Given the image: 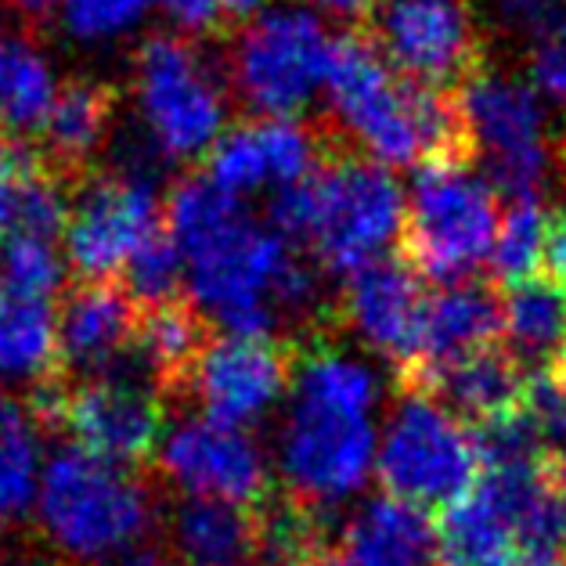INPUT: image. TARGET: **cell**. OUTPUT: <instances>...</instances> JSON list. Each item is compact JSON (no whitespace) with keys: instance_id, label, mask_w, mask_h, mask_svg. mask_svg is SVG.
<instances>
[{"instance_id":"obj_1","label":"cell","mask_w":566,"mask_h":566,"mask_svg":"<svg viewBox=\"0 0 566 566\" xmlns=\"http://www.w3.org/2000/svg\"><path fill=\"white\" fill-rule=\"evenodd\" d=\"M325 94L339 127L354 137L365 159L386 170H426L473 159L459 94L400 76L365 30H347L333 40Z\"/></svg>"},{"instance_id":"obj_2","label":"cell","mask_w":566,"mask_h":566,"mask_svg":"<svg viewBox=\"0 0 566 566\" xmlns=\"http://www.w3.org/2000/svg\"><path fill=\"white\" fill-rule=\"evenodd\" d=\"M36 523L48 545L76 566L134 556L156 523V502L130 469L80 448L51 454L40 483Z\"/></svg>"},{"instance_id":"obj_3","label":"cell","mask_w":566,"mask_h":566,"mask_svg":"<svg viewBox=\"0 0 566 566\" xmlns=\"http://www.w3.org/2000/svg\"><path fill=\"white\" fill-rule=\"evenodd\" d=\"M376 473L390 499L448 513L483 480L480 433L437 397L405 390L379 433Z\"/></svg>"},{"instance_id":"obj_4","label":"cell","mask_w":566,"mask_h":566,"mask_svg":"<svg viewBox=\"0 0 566 566\" xmlns=\"http://www.w3.org/2000/svg\"><path fill=\"white\" fill-rule=\"evenodd\" d=\"M502 213L499 191L469 163L416 170L408 191V217L400 234V260L419 279L440 285L469 282V274L491 264Z\"/></svg>"},{"instance_id":"obj_5","label":"cell","mask_w":566,"mask_h":566,"mask_svg":"<svg viewBox=\"0 0 566 566\" xmlns=\"http://www.w3.org/2000/svg\"><path fill=\"white\" fill-rule=\"evenodd\" d=\"M408 196L394 170L365 156H336L314 174V217L307 245L328 274H357L379 260L405 234Z\"/></svg>"},{"instance_id":"obj_6","label":"cell","mask_w":566,"mask_h":566,"mask_svg":"<svg viewBox=\"0 0 566 566\" xmlns=\"http://www.w3.org/2000/svg\"><path fill=\"white\" fill-rule=\"evenodd\" d=\"M134 94L148 145L163 159H202L228 134L224 84L206 54L181 33L148 36L137 48Z\"/></svg>"},{"instance_id":"obj_7","label":"cell","mask_w":566,"mask_h":566,"mask_svg":"<svg viewBox=\"0 0 566 566\" xmlns=\"http://www.w3.org/2000/svg\"><path fill=\"white\" fill-rule=\"evenodd\" d=\"M163 390L130 357L127 365L105 376H91L76 386L51 382L36 390V419L59 426L73 437V448L113 465H142L159 454L163 430Z\"/></svg>"},{"instance_id":"obj_8","label":"cell","mask_w":566,"mask_h":566,"mask_svg":"<svg viewBox=\"0 0 566 566\" xmlns=\"http://www.w3.org/2000/svg\"><path fill=\"white\" fill-rule=\"evenodd\" d=\"M333 40L311 8H271L231 51V84L256 119H296L325 91Z\"/></svg>"},{"instance_id":"obj_9","label":"cell","mask_w":566,"mask_h":566,"mask_svg":"<svg viewBox=\"0 0 566 566\" xmlns=\"http://www.w3.org/2000/svg\"><path fill=\"white\" fill-rule=\"evenodd\" d=\"M459 105L488 185L509 202H534L552 170L545 108L534 87L480 69L459 91Z\"/></svg>"},{"instance_id":"obj_10","label":"cell","mask_w":566,"mask_h":566,"mask_svg":"<svg viewBox=\"0 0 566 566\" xmlns=\"http://www.w3.org/2000/svg\"><path fill=\"white\" fill-rule=\"evenodd\" d=\"M379 433L368 416L289 400L279 437V469L289 494L314 509L354 499L376 473Z\"/></svg>"},{"instance_id":"obj_11","label":"cell","mask_w":566,"mask_h":566,"mask_svg":"<svg viewBox=\"0 0 566 566\" xmlns=\"http://www.w3.org/2000/svg\"><path fill=\"white\" fill-rule=\"evenodd\" d=\"M167 228L156 181L134 170L91 177L73 196L65 228V264L84 282H108Z\"/></svg>"},{"instance_id":"obj_12","label":"cell","mask_w":566,"mask_h":566,"mask_svg":"<svg viewBox=\"0 0 566 566\" xmlns=\"http://www.w3.org/2000/svg\"><path fill=\"white\" fill-rule=\"evenodd\" d=\"M159 473L181 491L185 499L228 502L242 509L268 505L271 465L264 448L239 426L213 422L206 416L181 419L170 426L159 444Z\"/></svg>"},{"instance_id":"obj_13","label":"cell","mask_w":566,"mask_h":566,"mask_svg":"<svg viewBox=\"0 0 566 566\" xmlns=\"http://www.w3.org/2000/svg\"><path fill=\"white\" fill-rule=\"evenodd\" d=\"M371 36L400 76L422 87H465L480 73V36L465 0H400L382 4Z\"/></svg>"},{"instance_id":"obj_14","label":"cell","mask_w":566,"mask_h":566,"mask_svg":"<svg viewBox=\"0 0 566 566\" xmlns=\"http://www.w3.org/2000/svg\"><path fill=\"white\" fill-rule=\"evenodd\" d=\"M293 354L268 336H210L185 394L196 397L206 419L253 426L268 419L293 390Z\"/></svg>"},{"instance_id":"obj_15","label":"cell","mask_w":566,"mask_h":566,"mask_svg":"<svg viewBox=\"0 0 566 566\" xmlns=\"http://www.w3.org/2000/svg\"><path fill=\"white\" fill-rule=\"evenodd\" d=\"M325 167L322 145L300 119H253L228 127L206 156V177L228 196L242 199L271 188L300 185Z\"/></svg>"},{"instance_id":"obj_16","label":"cell","mask_w":566,"mask_h":566,"mask_svg":"<svg viewBox=\"0 0 566 566\" xmlns=\"http://www.w3.org/2000/svg\"><path fill=\"white\" fill-rule=\"evenodd\" d=\"M426 289L419 271L400 256H386L379 264L357 271L343 285V322L361 336L365 347L397 365V376L419 354Z\"/></svg>"},{"instance_id":"obj_17","label":"cell","mask_w":566,"mask_h":566,"mask_svg":"<svg viewBox=\"0 0 566 566\" xmlns=\"http://www.w3.org/2000/svg\"><path fill=\"white\" fill-rule=\"evenodd\" d=\"M142 307L123 285L84 282L59 307L62 365L80 376H105L134 357Z\"/></svg>"},{"instance_id":"obj_18","label":"cell","mask_w":566,"mask_h":566,"mask_svg":"<svg viewBox=\"0 0 566 566\" xmlns=\"http://www.w3.org/2000/svg\"><path fill=\"white\" fill-rule=\"evenodd\" d=\"M400 386L437 397L454 416H462L465 422H476V430L513 416V411H520L531 400L527 368L509 350H499V347L476 350L462 357V361L422 371V376Z\"/></svg>"},{"instance_id":"obj_19","label":"cell","mask_w":566,"mask_h":566,"mask_svg":"<svg viewBox=\"0 0 566 566\" xmlns=\"http://www.w3.org/2000/svg\"><path fill=\"white\" fill-rule=\"evenodd\" d=\"M499 333H502V300L488 285L480 282L440 285L426 300L419 354L416 361L400 371V382L494 347Z\"/></svg>"},{"instance_id":"obj_20","label":"cell","mask_w":566,"mask_h":566,"mask_svg":"<svg viewBox=\"0 0 566 566\" xmlns=\"http://www.w3.org/2000/svg\"><path fill=\"white\" fill-rule=\"evenodd\" d=\"M339 548L354 566H430L437 559V527L430 513L382 494L350 516Z\"/></svg>"},{"instance_id":"obj_21","label":"cell","mask_w":566,"mask_h":566,"mask_svg":"<svg viewBox=\"0 0 566 566\" xmlns=\"http://www.w3.org/2000/svg\"><path fill=\"white\" fill-rule=\"evenodd\" d=\"M59 368L62 343L54 300L19 293L0 282V379L44 390Z\"/></svg>"},{"instance_id":"obj_22","label":"cell","mask_w":566,"mask_h":566,"mask_svg":"<svg viewBox=\"0 0 566 566\" xmlns=\"http://www.w3.org/2000/svg\"><path fill=\"white\" fill-rule=\"evenodd\" d=\"M502 333L509 354L537 379L566 361V289L556 279L509 285L502 300Z\"/></svg>"},{"instance_id":"obj_23","label":"cell","mask_w":566,"mask_h":566,"mask_svg":"<svg viewBox=\"0 0 566 566\" xmlns=\"http://www.w3.org/2000/svg\"><path fill=\"white\" fill-rule=\"evenodd\" d=\"M174 552L185 566H253L256 509L181 499L170 520Z\"/></svg>"},{"instance_id":"obj_24","label":"cell","mask_w":566,"mask_h":566,"mask_svg":"<svg viewBox=\"0 0 566 566\" xmlns=\"http://www.w3.org/2000/svg\"><path fill=\"white\" fill-rule=\"evenodd\" d=\"M210 343V325L191 303H167V307L142 311L134 339V361L148 371V379L163 394H185L196 371V361Z\"/></svg>"},{"instance_id":"obj_25","label":"cell","mask_w":566,"mask_h":566,"mask_svg":"<svg viewBox=\"0 0 566 566\" xmlns=\"http://www.w3.org/2000/svg\"><path fill=\"white\" fill-rule=\"evenodd\" d=\"M289 394H293V400H307V405L371 419V411L379 408L382 382L365 357L343 350L328 339H314L296 354L293 390Z\"/></svg>"},{"instance_id":"obj_26","label":"cell","mask_w":566,"mask_h":566,"mask_svg":"<svg viewBox=\"0 0 566 566\" xmlns=\"http://www.w3.org/2000/svg\"><path fill=\"white\" fill-rule=\"evenodd\" d=\"M36 426L40 419L30 405L0 390V531L36 516L48 469Z\"/></svg>"},{"instance_id":"obj_27","label":"cell","mask_w":566,"mask_h":566,"mask_svg":"<svg viewBox=\"0 0 566 566\" xmlns=\"http://www.w3.org/2000/svg\"><path fill=\"white\" fill-rule=\"evenodd\" d=\"M440 566H520L523 552L499 502L476 483V491L451 505L437 523Z\"/></svg>"},{"instance_id":"obj_28","label":"cell","mask_w":566,"mask_h":566,"mask_svg":"<svg viewBox=\"0 0 566 566\" xmlns=\"http://www.w3.org/2000/svg\"><path fill=\"white\" fill-rule=\"evenodd\" d=\"M116 116V94L98 80H69L59 91V102L51 108L44 127V159L51 167L69 170L84 163L102 148L108 127Z\"/></svg>"},{"instance_id":"obj_29","label":"cell","mask_w":566,"mask_h":566,"mask_svg":"<svg viewBox=\"0 0 566 566\" xmlns=\"http://www.w3.org/2000/svg\"><path fill=\"white\" fill-rule=\"evenodd\" d=\"M62 84L51 62L33 44L11 40L4 84H0V127L8 137H40L59 102Z\"/></svg>"},{"instance_id":"obj_30","label":"cell","mask_w":566,"mask_h":566,"mask_svg":"<svg viewBox=\"0 0 566 566\" xmlns=\"http://www.w3.org/2000/svg\"><path fill=\"white\" fill-rule=\"evenodd\" d=\"M325 548L322 509L300 499H271L256 509V563L260 566H303Z\"/></svg>"},{"instance_id":"obj_31","label":"cell","mask_w":566,"mask_h":566,"mask_svg":"<svg viewBox=\"0 0 566 566\" xmlns=\"http://www.w3.org/2000/svg\"><path fill=\"white\" fill-rule=\"evenodd\" d=\"M69 210L73 199L62 185V170L51 167L44 156H30L22 148V174H19V196H15V231L30 239L59 242L65 239Z\"/></svg>"},{"instance_id":"obj_32","label":"cell","mask_w":566,"mask_h":566,"mask_svg":"<svg viewBox=\"0 0 566 566\" xmlns=\"http://www.w3.org/2000/svg\"><path fill=\"white\" fill-rule=\"evenodd\" d=\"M548 231L552 217L534 202H509L502 217L499 242H494L491 268L505 285L537 279V268L548 264Z\"/></svg>"},{"instance_id":"obj_33","label":"cell","mask_w":566,"mask_h":566,"mask_svg":"<svg viewBox=\"0 0 566 566\" xmlns=\"http://www.w3.org/2000/svg\"><path fill=\"white\" fill-rule=\"evenodd\" d=\"M127 293L142 311L167 307V303H181L188 293V260L181 253V245L170 239V231L163 228L142 253L127 264Z\"/></svg>"},{"instance_id":"obj_34","label":"cell","mask_w":566,"mask_h":566,"mask_svg":"<svg viewBox=\"0 0 566 566\" xmlns=\"http://www.w3.org/2000/svg\"><path fill=\"white\" fill-rule=\"evenodd\" d=\"M65 279V256L59 242L30 239V234H11L0 245V282L19 289V293L54 300Z\"/></svg>"},{"instance_id":"obj_35","label":"cell","mask_w":566,"mask_h":566,"mask_svg":"<svg viewBox=\"0 0 566 566\" xmlns=\"http://www.w3.org/2000/svg\"><path fill=\"white\" fill-rule=\"evenodd\" d=\"M151 8H156V0H65L59 19L65 36L94 48L134 33Z\"/></svg>"},{"instance_id":"obj_36","label":"cell","mask_w":566,"mask_h":566,"mask_svg":"<svg viewBox=\"0 0 566 566\" xmlns=\"http://www.w3.org/2000/svg\"><path fill=\"white\" fill-rule=\"evenodd\" d=\"M499 19L534 44L566 33V0H494Z\"/></svg>"},{"instance_id":"obj_37","label":"cell","mask_w":566,"mask_h":566,"mask_svg":"<svg viewBox=\"0 0 566 566\" xmlns=\"http://www.w3.org/2000/svg\"><path fill=\"white\" fill-rule=\"evenodd\" d=\"M531 87L552 108L566 113V33L534 44L531 51Z\"/></svg>"},{"instance_id":"obj_38","label":"cell","mask_w":566,"mask_h":566,"mask_svg":"<svg viewBox=\"0 0 566 566\" xmlns=\"http://www.w3.org/2000/svg\"><path fill=\"white\" fill-rule=\"evenodd\" d=\"M531 411L542 422L548 440L563 444L566 440V361L548 371V376L531 382Z\"/></svg>"},{"instance_id":"obj_39","label":"cell","mask_w":566,"mask_h":566,"mask_svg":"<svg viewBox=\"0 0 566 566\" xmlns=\"http://www.w3.org/2000/svg\"><path fill=\"white\" fill-rule=\"evenodd\" d=\"M156 8H163V15L188 40L224 25V19H220V0H156Z\"/></svg>"},{"instance_id":"obj_40","label":"cell","mask_w":566,"mask_h":566,"mask_svg":"<svg viewBox=\"0 0 566 566\" xmlns=\"http://www.w3.org/2000/svg\"><path fill=\"white\" fill-rule=\"evenodd\" d=\"M19 174H22V148L11 145L0 134V245L15 231V196H19Z\"/></svg>"},{"instance_id":"obj_41","label":"cell","mask_w":566,"mask_h":566,"mask_svg":"<svg viewBox=\"0 0 566 566\" xmlns=\"http://www.w3.org/2000/svg\"><path fill=\"white\" fill-rule=\"evenodd\" d=\"M268 11L271 0H220V19H224V25H239V30L264 19Z\"/></svg>"},{"instance_id":"obj_42","label":"cell","mask_w":566,"mask_h":566,"mask_svg":"<svg viewBox=\"0 0 566 566\" xmlns=\"http://www.w3.org/2000/svg\"><path fill=\"white\" fill-rule=\"evenodd\" d=\"M548 268L556 274V282L566 289V213L552 217V231H548Z\"/></svg>"},{"instance_id":"obj_43","label":"cell","mask_w":566,"mask_h":566,"mask_svg":"<svg viewBox=\"0 0 566 566\" xmlns=\"http://www.w3.org/2000/svg\"><path fill=\"white\" fill-rule=\"evenodd\" d=\"M371 4H376V0H314V8L322 11V15H328V19H347V22L365 19L368 11H371Z\"/></svg>"},{"instance_id":"obj_44","label":"cell","mask_w":566,"mask_h":566,"mask_svg":"<svg viewBox=\"0 0 566 566\" xmlns=\"http://www.w3.org/2000/svg\"><path fill=\"white\" fill-rule=\"evenodd\" d=\"M15 4V11L22 19H30V22H48L54 15H62V4L65 0H11Z\"/></svg>"},{"instance_id":"obj_45","label":"cell","mask_w":566,"mask_h":566,"mask_svg":"<svg viewBox=\"0 0 566 566\" xmlns=\"http://www.w3.org/2000/svg\"><path fill=\"white\" fill-rule=\"evenodd\" d=\"M303 566H354V563H350V556L343 548H328L325 545V548H317Z\"/></svg>"},{"instance_id":"obj_46","label":"cell","mask_w":566,"mask_h":566,"mask_svg":"<svg viewBox=\"0 0 566 566\" xmlns=\"http://www.w3.org/2000/svg\"><path fill=\"white\" fill-rule=\"evenodd\" d=\"M123 566H174V563H167L163 556H156V552H134V556L123 559Z\"/></svg>"},{"instance_id":"obj_47","label":"cell","mask_w":566,"mask_h":566,"mask_svg":"<svg viewBox=\"0 0 566 566\" xmlns=\"http://www.w3.org/2000/svg\"><path fill=\"white\" fill-rule=\"evenodd\" d=\"M552 473H556L559 488H563V494H566V440L559 444V459H556V465H552Z\"/></svg>"},{"instance_id":"obj_48","label":"cell","mask_w":566,"mask_h":566,"mask_svg":"<svg viewBox=\"0 0 566 566\" xmlns=\"http://www.w3.org/2000/svg\"><path fill=\"white\" fill-rule=\"evenodd\" d=\"M8 51H11V40L0 36V84H4V69H8Z\"/></svg>"},{"instance_id":"obj_49","label":"cell","mask_w":566,"mask_h":566,"mask_svg":"<svg viewBox=\"0 0 566 566\" xmlns=\"http://www.w3.org/2000/svg\"><path fill=\"white\" fill-rule=\"evenodd\" d=\"M386 4H400V0H386Z\"/></svg>"},{"instance_id":"obj_50","label":"cell","mask_w":566,"mask_h":566,"mask_svg":"<svg viewBox=\"0 0 566 566\" xmlns=\"http://www.w3.org/2000/svg\"><path fill=\"white\" fill-rule=\"evenodd\" d=\"M0 566H11V563H8V559H0Z\"/></svg>"}]
</instances>
